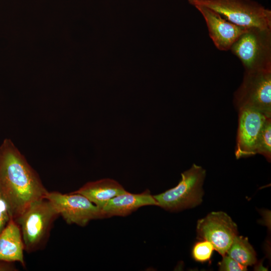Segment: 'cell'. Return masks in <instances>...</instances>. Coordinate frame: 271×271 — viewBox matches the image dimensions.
I'll use <instances>...</instances> for the list:
<instances>
[{"label":"cell","instance_id":"obj_14","mask_svg":"<svg viewBox=\"0 0 271 271\" xmlns=\"http://www.w3.org/2000/svg\"><path fill=\"white\" fill-rule=\"evenodd\" d=\"M226 254L246 266L255 264L257 260L255 251L247 237L237 235Z\"/></svg>","mask_w":271,"mask_h":271},{"label":"cell","instance_id":"obj_9","mask_svg":"<svg viewBox=\"0 0 271 271\" xmlns=\"http://www.w3.org/2000/svg\"><path fill=\"white\" fill-rule=\"evenodd\" d=\"M238 111V126L235 152L237 159L256 154L258 137L267 118L261 113L251 108H242Z\"/></svg>","mask_w":271,"mask_h":271},{"label":"cell","instance_id":"obj_12","mask_svg":"<svg viewBox=\"0 0 271 271\" xmlns=\"http://www.w3.org/2000/svg\"><path fill=\"white\" fill-rule=\"evenodd\" d=\"M24 244L19 225L11 218L0 234V260L19 262L26 267Z\"/></svg>","mask_w":271,"mask_h":271},{"label":"cell","instance_id":"obj_11","mask_svg":"<svg viewBox=\"0 0 271 271\" xmlns=\"http://www.w3.org/2000/svg\"><path fill=\"white\" fill-rule=\"evenodd\" d=\"M147 205H157L158 203L149 190L140 194L125 192L111 199L101 209L102 217L125 216L139 208Z\"/></svg>","mask_w":271,"mask_h":271},{"label":"cell","instance_id":"obj_7","mask_svg":"<svg viewBox=\"0 0 271 271\" xmlns=\"http://www.w3.org/2000/svg\"><path fill=\"white\" fill-rule=\"evenodd\" d=\"M45 198L52 202L67 224L84 226L91 220L103 218L101 210L81 194L48 191Z\"/></svg>","mask_w":271,"mask_h":271},{"label":"cell","instance_id":"obj_8","mask_svg":"<svg viewBox=\"0 0 271 271\" xmlns=\"http://www.w3.org/2000/svg\"><path fill=\"white\" fill-rule=\"evenodd\" d=\"M197 232L199 239L210 242L223 256L237 235V226L226 213L212 212L198 221Z\"/></svg>","mask_w":271,"mask_h":271},{"label":"cell","instance_id":"obj_5","mask_svg":"<svg viewBox=\"0 0 271 271\" xmlns=\"http://www.w3.org/2000/svg\"><path fill=\"white\" fill-rule=\"evenodd\" d=\"M205 176V170L194 164L181 174V180L176 187L153 196L158 206L175 211L200 204L202 201V186Z\"/></svg>","mask_w":271,"mask_h":271},{"label":"cell","instance_id":"obj_1","mask_svg":"<svg viewBox=\"0 0 271 271\" xmlns=\"http://www.w3.org/2000/svg\"><path fill=\"white\" fill-rule=\"evenodd\" d=\"M0 191L14 220L48 192L38 174L9 139L0 145Z\"/></svg>","mask_w":271,"mask_h":271},{"label":"cell","instance_id":"obj_17","mask_svg":"<svg viewBox=\"0 0 271 271\" xmlns=\"http://www.w3.org/2000/svg\"><path fill=\"white\" fill-rule=\"evenodd\" d=\"M219 270L222 271H244L247 266L241 264L227 254L223 256L222 260L219 263Z\"/></svg>","mask_w":271,"mask_h":271},{"label":"cell","instance_id":"obj_15","mask_svg":"<svg viewBox=\"0 0 271 271\" xmlns=\"http://www.w3.org/2000/svg\"><path fill=\"white\" fill-rule=\"evenodd\" d=\"M263 156L268 161L271 158V119L266 118L258 137L256 154Z\"/></svg>","mask_w":271,"mask_h":271},{"label":"cell","instance_id":"obj_4","mask_svg":"<svg viewBox=\"0 0 271 271\" xmlns=\"http://www.w3.org/2000/svg\"><path fill=\"white\" fill-rule=\"evenodd\" d=\"M192 6L201 5L218 13L239 26L271 29V11L253 0H188Z\"/></svg>","mask_w":271,"mask_h":271},{"label":"cell","instance_id":"obj_10","mask_svg":"<svg viewBox=\"0 0 271 271\" xmlns=\"http://www.w3.org/2000/svg\"><path fill=\"white\" fill-rule=\"evenodd\" d=\"M194 7L202 15L209 35L215 47L220 51H228L238 37L248 28L228 21L213 10L201 5Z\"/></svg>","mask_w":271,"mask_h":271},{"label":"cell","instance_id":"obj_6","mask_svg":"<svg viewBox=\"0 0 271 271\" xmlns=\"http://www.w3.org/2000/svg\"><path fill=\"white\" fill-rule=\"evenodd\" d=\"M233 99L238 110L251 108L270 117L271 71L244 72L242 81L234 92Z\"/></svg>","mask_w":271,"mask_h":271},{"label":"cell","instance_id":"obj_16","mask_svg":"<svg viewBox=\"0 0 271 271\" xmlns=\"http://www.w3.org/2000/svg\"><path fill=\"white\" fill-rule=\"evenodd\" d=\"M214 250L212 244L205 240L196 242L192 249V256L197 261L203 262L210 260Z\"/></svg>","mask_w":271,"mask_h":271},{"label":"cell","instance_id":"obj_19","mask_svg":"<svg viewBox=\"0 0 271 271\" xmlns=\"http://www.w3.org/2000/svg\"><path fill=\"white\" fill-rule=\"evenodd\" d=\"M18 270L13 262L0 260V271Z\"/></svg>","mask_w":271,"mask_h":271},{"label":"cell","instance_id":"obj_13","mask_svg":"<svg viewBox=\"0 0 271 271\" xmlns=\"http://www.w3.org/2000/svg\"><path fill=\"white\" fill-rule=\"evenodd\" d=\"M125 192L116 181L103 179L88 182L72 193L85 196L101 210L110 199Z\"/></svg>","mask_w":271,"mask_h":271},{"label":"cell","instance_id":"obj_3","mask_svg":"<svg viewBox=\"0 0 271 271\" xmlns=\"http://www.w3.org/2000/svg\"><path fill=\"white\" fill-rule=\"evenodd\" d=\"M229 50L240 60L244 72L271 71V29L248 28Z\"/></svg>","mask_w":271,"mask_h":271},{"label":"cell","instance_id":"obj_18","mask_svg":"<svg viewBox=\"0 0 271 271\" xmlns=\"http://www.w3.org/2000/svg\"><path fill=\"white\" fill-rule=\"evenodd\" d=\"M11 218L8 204L0 191V234Z\"/></svg>","mask_w":271,"mask_h":271},{"label":"cell","instance_id":"obj_2","mask_svg":"<svg viewBox=\"0 0 271 271\" xmlns=\"http://www.w3.org/2000/svg\"><path fill=\"white\" fill-rule=\"evenodd\" d=\"M59 216L52 202L44 198L32 203L15 220L20 226L25 251L30 253L45 247Z\"/></svg>","mask_w":271,"mask_h":271}]
</instances>
